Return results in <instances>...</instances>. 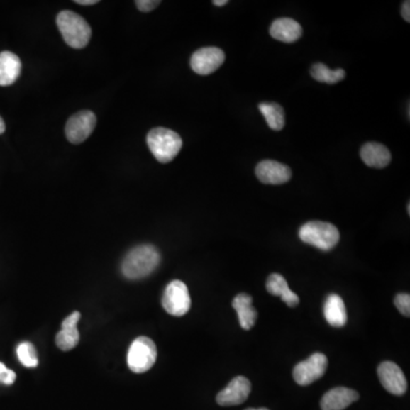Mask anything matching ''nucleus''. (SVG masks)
Wrapping results in <instances>:
<instances>
[{
  "label": "nucleus",
  "instance_id": "f257e3e1",
  "mask_svg": "<svg viewBox=\"0 0 410 410\" xmlns=\"http://www.w3.org/2000/svg\"><path fill=\"white\" fill-rule=\"evenodd\" d=\"M161 255L155 246L150 244L136 246L128 252L122 262L121 270L129 279L148 277L159 267Z\"/></svg>",
  "mask_w": 410,
  "mask_h": 410
},
{
  "label": "nucleus",
  "instance_id": "f03ea898",
  "mask_svg": "<svg viewBox=\"0 0 410 410\" xmlns=\"http://www.w3.org/2000/svg\"><path fill=\"white\" fill-rule=\"evenodd\" d=\"M58 29L64 41L75 50L87 46L92 37V29L84 18L71 11H63L56 18Z\"/></svg>",
  "mask_w": 410,
  "mask_h": 410
},
{
  "label": "nucleus",
  "instance_id": "7ed1b4c3",
  "mask_svg": "<svg viewBox=\"0 0 410 410\" xmlns=\"http://www.w3.org/2000/svg\"><path fill=\"white\" fill-rule=\"evenodd\" d=\"M146 140L154 157L161 163L172 161L182 148V137L167 128L152 129Z\"/></svg>",
  "mask_w": 410,
  "mask_h": 410
},
{
  "label": "nucleus",
  "instance_id": "20e7f679",
  "mask_svg": "<svg viewBox=\"0 0 410 410\" xmlns=\"http://www.w3.org/2000/svg\"><path fill=\"white\" fill-rule=\"evenodd\" d=\"M299 237L302 242L321 251H331L340 242V231L330 223L309 221L301 227Z\"/></svg>",
  "mask_w": 410,
  "mask_h": 410
},
{
  "label": "nucleus",
  "instance_id": "39448f33",
  "mask_svg": "<svg viewBox=\"0 0 410 410\" xmlns=\"http://www.w3.org/2000/svg\"><path fill=\"white\" fill-rule=\"evenodd\" d=\"M157 349L153 340L139 336L131 343L128 351V367L136 374L146 373L155 364Z\"/></svg>",
  "mask_w": 410,
  "mask_h": 410
},
{
  "label": "nucleus",
  "instance_id": "423d86ee",
  "mask_svg": "<svg viewBox=\"0 0 410 410\" xmlns=\"http://www.w3.org/2000/svg\"><path fill=\"white\" fill-rule=\"evenodd\" d=\"M191 304L189 291L182 280H174L165 287L162 297V306L171 316H185L191 309Z\"/></svg>",
  "mask_w": 410,
  "mask_h": 410
},
{
  "label": "nucleus",
  "instance_id": "0eeeda50",
  "mask_svg": "<svg viewBox=\"0 0 410 410\" xmlns=\"http://www.w3.org/2000/svg\"><path fill=\"white\" fill-rule=\"evenodd\" d=\"M327 365L328 360L326 355L321 353H314L306 360L301 361L294 367L293 370L294 381L302 387L311 384L326 373Z\"/></svg>",
  "mask_w": 410,
  "mask_h": 410
},
{
  "label": "nucleus",
  "instance_id": "6e6552de",
  "mask_svg": "<svg viewBox=\"0 0 410 410\" xmlns=\"http://www.w3.org/2000/svg\"><path fill=\"white\" fill-rule=\"evenodd\" d=\"M96 116L90 111L75 113L65 126V136L72 144H81L92 135L96 127Z\"/></svg>",
  "mask_w": 410,
  "mask_h": 410
},
{
  "label": "nucleus",
  "instance_id": "1a4fd4ad",
  "mask_svg": "<svg viewBox=\"0 0 410 410\" xmlns=\"http://www.w3.org/2000/svg\"><path fill=\"white\" fill-rule=\"evenodd\" d=\"M225 58V52L220 48L205 47L196 50L192 55L191 67L197 74H211L223 65Z\"/></svg>",
  "mask_w": 410,
  "mask_h": 410
},
{
  "label": "nucleus",
  "instance_id": "9d476101",
  "mask_svg": "<svg viewBox=\"0 0 410 410\" xmlns=\"http://www.w3.org/2000/svg\"><path fill=\"white\" fill-rule=\"evenodd\" d=\"M379 381L387 392L394 396H402L407 391V379L398 365L392 361H384L377 368Z\"/></svg>",
  "mask_w": 410,
  "mask_h": 410
},
{
  "label": "nucleus",
  "instance_id": "9b49d317",
  "mask_svg": "<svg viewBox=\"0 0 410 410\" xmlns=\"http://www.w3.org/2000/svg\"><path fill=\"white\" fill-rule=\"evenodd\" d=\"M251 393V383L244 376H237L231 379L223 391H220L217 396V402L223 407L237 406L246 401Z\"/></svg>",
  "mask_w": 410,
  "mask_h": 410
},
{
  "label": "nucleus",
  "instance_id": "f8f14e48",
  "mask_svg": "<svg viewBox=\"0 0 410 410\" xmlns=\"http://www.w3.org/2000/svg\"><path fill=\"white\" fill-rule=\"evenodd\" d=\"M255 174L257 179L267 185H282L289 182L292 177V171L287 165L274 161L265 160L261 161L255 168Z\"/></svg>",
  "mask_w": 410,
  "mask_h": 410
},
{
  "label": "nucleus",
  "instance_id": "ddd939ff",
  "mask_svg": "<svg viewBox=\"0 0 410 410\" xmlns=\"http://www.w3.org/2000/svg\"><path fill=\"white\" fill-rule=\"evenodd\" d=\"M81 314L79 311H74L64 319L62 323V330L56 336V345L62 351H70L74 349L80 341V334H79L78 325L80 321Z\"/></svg>",
  "mask_w": 410,
  "mask_h": 410
},
{
  "label": "nucleus",
  "instance_id": "4468645a",
  "mask_svg": "<svg viewBox=\"0 0 410 410\" xmlns=\"http://www.w3.org/2000/svg\"><path fill=\"white\" fill-rule=\"evenodd\" d=\"M358 399L357 391L349 387H336L323 394L321 401V410H344Z\"/></svg>",
  "mask_w": 410,
  "mask_h": 410
},
{
  "label": "nucleus",
  "instance_id": "2eb2a0df",
  "mask_svg": "<svg viewBox=\"0 0 410 410\" xmlns=\"http://www.w3.org/2000/svg\"><path fill=\"white\" fill-rule=\"evenodd\" d=\"M269 32L276 40L286 43V44H292L300 39L304 30L297 21L283 18L274 21Z\"/></svg>",
  "mask_w": 410,
  "mask_h": 410
},
{
  "label": "nucleus",
  "instance_id": "dca6fc26",
  "mask_svg": "<svg viewBox=\"0 0 410 410\" xmlns=\"http://www.w3.org/2000/svg\"><path fill=\"white\" fill-rule=\"evenodd\" d=\"M360 156L365 165L374 169L385 168L391 162L390 150L379 143H366L361 148Z\"/></svg>",
  "mask_w": 410,
  "mask_h": 410
},
{
  "label": "nucleus",
  "instance_id": "f3484780",
  "mask_svg": "<svg viewBox=\"0 0 410 410\" xmlns=\"http://www.w3.org/2000/svg\"><path fill=\"white\" fill-rule=\"evenodd\" d=\"M22 71V63L18 55L14 52H0V86L7 87L14 84L20 77Z\"/></svg>",
  "mask_w": 410,
  "mask_h": 410
},
{
  "label": "nucleus",
  "instance_id": "a211bd4d",
  "mask_svg": "<svg viewBox=\"0 0 410 410\" xmlns=\"http://www.w3.org/2000/svg\"><path fill=\"white\" fill-rule=\"evenodd\" d=\"M231 306L237 312L243 330L249 331L253 328L257 319V312L255 306H252V297L246 293H240L235 297Z\"/></svg>",
  "mask_w": 410,
  "mask_h": 410
},
{
  "label": "nucleus",
  "instance_id": "6ab92c4d",
  "mask_svg": "<svg viewBox=\"0 0 410 410\" xmlns=\"http://www.w3.org/2000/svg\"><path fill=\"white\" fill-rule=\"evenodd\" d=\"M323 316L333 327H343L348 321L347 308L338 294H330L323 304Z\"/></svg>",
  "mask_w": 410,
  "mask_h": 410
},
{
  "label": "nucleus",
  "instance_id": "aec40b11",
  "mask_svg": "<svg viewBox=\"0 0 410 410\" xmlns=\"http://www.w3.org/2000/svg\"><path fill=\"white\" fill-rule=\"evenodd\" d=\"M266 289L268 293L280 299L289 306H297L300 302L298 295L291 291L285 278L279 274H272L267 279Z\"/></svg>",
  "mask_w": 410,
  "mask_h": 410
},
{
  "label": "nucleus",
  "instance_id": "412c9836",
  "mask_svg": "<svg viewBox=\"0 0 410 410\" xmlns=\"http://www.w3.org/2000/svg\"><path fill=\"white\" fill-rule=\"evenodd\" d=\"M259 110L266 118L267 125L275 131H279L285 126V112L277 103H261Z\"/></svg>",
  "mask_w": 410,
  "mask_h": 410
},
{
  "label": "nucleus",
  "instance_id": "4be33fe9",
  "mask_svg": "<svg viewBox=\"0 0 410 410\" xmlns=\"http://www.w3.org/2000/svg\"><path fill=\"white\" fill-rule=\"evenodd\" d=\"M312 78L323 84H336L343 80L345 71L343 69L331 70L323 63H316L310 70Z\"/></svg>",
  "mask_w": 410,
  "mask_h": 410
},
{
  "label": "nucleus",
  "instance_id": "5701e85b",
  "mask_svg": "<svg viewBox=\"0 0 410 410\" xmlns=\"http://www.w3.org/2000/svg\"><path fill=\"white\" fill-rule=\"evenodd\" d=\"M18 359H20L21 364L28 368H35L39 364L38 360L37 350L35 345L30 343V342H23L21 343L16 350Z\"/></svg>",
  "mask_w": 410,
  "mask_h": 410
},
{
  "label": "nucleus",
  "instance_id": "b1692460",
  "mask_svg": "<svg viewBox=\"0 0 410 410\" xmlns=\"http://www.w3.org/2000/svg\"><path fill=\"white\" fill-rule=\"evenodd\" d=\"M394 304L397 309L401 312L402 315L409 317L410 315V295L407 293H400L394 298Z\"/></svg>",
  "mask_w": 410,
  "mask_h": 410
},
{
  "label": "nucleus",
  "instance_id": "393cba45",
  "mask_svg": "<svg viewBox=\"0 0 410 410\" xmlns=\"http://www.w3.org/2000/svg\"><path fill=\"white\" fill-rule=\"evenodd\" d=\"M16 379V374L9 370L3 362H0V382L6 385H12Z\"/></svg>",
  "mask_w": 410,
  "mask_h": 410
},
{
  "label": "nucleus",
  "instance_id": "a878e982",
  "mask_svg": "<svg viewBox=\"0 0 410 410\" xmlns=\"http://www.w3.org/2000/svg\"><path fill=\"white\" fill-rule=\"evenodd\" d=\"M161 1L159 0H137V9L143 13H148L159 6Z\"/></svg>",
  "mask_w": 410,
  "mask_h": 410
},
{
  "label": "nucleus",
  "instance_id": "bb28decb",
  "mask_svg": "<svg viewBox=\"0 0 410 410\" xmlns=\"http://www.w3.org/2000/svg\"><path fill=\"white\" fill-rule=\"evenodd\" d=\"M401 14H402V18H404V20L407 21V22H409V21H410V3H409V1H404V3L402 4Z\"/></svg>",
  "mask_w": 410,
  "mask_h": 410
},
{
  "label": "nucleus",
  "instance_id": "cd10ccee",
  "mask_svg": "<svg viewBox=\"0 0 410 410\" xmlns=\"http://www.w3.org/2000/svg\"><path fill=\"white\" fill-rule=\"evenodd\" d=\"M75 3L79 5H84V6H90V5H96L99 3V0H77Z\"/></svg>",
  "mask_w": 410,
  "mask_h": 410
},
{
  "label": "nucleus",
  "instance_id": "c85d7f7f",
  "mask_svg": "<svg viewBox=\"0 0 410 410\" xmlns=\"http://www.w3.org/2000/svg\"><path fill=\"white\" fill-rule=\"evenodd\" d=\"M227 4H228L227 0H214V6L223 7L227 5Z\"/></svg>",
  "mask_w": 410,
  "mask_h": 410
},
{
  "label": "nucleus",
  "instance_id": "c756f323",
  "mask_svg": "<svg viewBox=\"0 0 410 410\" xmlns=\"http://www.w3.org/2000/svg\"><path fill=\"white\" fill-rule=\"evenodd\" d=\"M5 131H6V126H5V122H4L3 118L0 116V135L5 133Z\"/></svg>",
  "mask_w": 410,
  "mask_h": 410
},
{
  "label": "nucleus",
  "instance_id": "7c9ffc66",
  "mask_svg": "<svg viewBox=\"0 0 410 410\" xmlns=\"http://www.w3.org/2000/svg\"><path fill=\"white\" fill-rule=\"evenodd\" d=\"M245 410H269L267 409V408H249V409H245Z\"/></svg>",
  "mask_w": 410,
  "mask_h": 410
}]
</instances>
